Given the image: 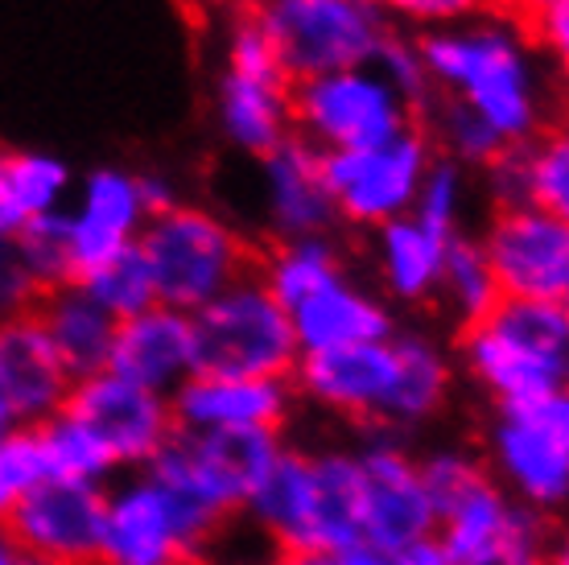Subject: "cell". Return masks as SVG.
<instances>
[{
  "mask_svg": "<svg viewBox=\"0 0 569 565\" xmlns=\"http://www.w3.org/2000/svg\"><path fill=\"white\" fill-rule=\"evenodd\" d=\"M33 429H38V442H42V458L50 479L96 483V487H103V479L116 470L108 450L87 434L83 425L74 422L71 413H54L50 422L33 425Z\"/></svg>",
  "mask_w": 569,
  "mask_h": 565,
  "instance_id": "33",
  "label": "cell"
},
{
  "mask_svg": "<svg viewBox=\"0 0 569 565\" xmlns=\"http://www.w3.org/2000/svg\"><path fill=\"white\" fill-rule=\"evenodd\" d=\"M13 244H17V252H21V260H26L29 277L38 281L42 294L46 289H58V285L74 281L71 248H67V219H62V211L42 215V219L26 224Z\"/></svg>",
  "mask_w": 569,
  "mask_h": 565,
  "instance_id": "36",
  "label": "cell"
},
{
  "mask_svg": "<svg viewBox=\"0 0 569 565\" xmlns=\"http://www.w3.org/2000/svg\"><path fill=\"white\" fill-rule=\"evenodd\" d=\"M289 323H293V339H298L301 355L380 343L397 335V318H392L385 297L371 294L368 285L351 281V277H339L327 289L306 297L301 306H293Z\"/></svg>",
  "mask_w": 569,
  "mask_h": 565,
  "instance_id": "21",
  "label": "cell"
},
{
  "mask_svg": "<svg viewBox=\"0 0 569 565\" xmlns=\"http://www.w3.org/2000/svg\"><path fill=\"white\" fill-rule=\"evenodd\" d=\"M71 166L42 149L0 157V240H17L21 227L71 202Z\"/></svg>",
  "mask_w": 569,
  "mask_h": 565,
  "instance_id": "27",
  "label": "cell"
},
{
  "mask_svg": "<svg viewBox=\"0 0 569 565\" xmlns=\"http://www.w3.org/2000/svg\"><path fill=\"white\" fill-rule=\"evenodd\" d=\"M202 553L190 545L182 521L166 492L149 475L116 483L103 495V528L96 565H199Z\"/></svg>",
  "mask_w": 569,
  "mask_h": 565,
  "instance_id": "15",
  "label": "cell"
},
{
  "mask_svg": "<svg viewBox=\"0 0 569 565\" xmlns=\"http://www.w3.org/2000/svg\"><path fill=\"white\" fill-rule=\"evenodd\" d=\"M252 13L269 33L284 83L371 67L397 33L371 0H264Z\"/></svg>",
  "mask_w": 569,
  "mask_h": 565,
  "instance_id": "4",
  "label": "cell"
},
{
  "mask_svg": "<svg viewBox=\"0 0 569 565\" xmlns=\"http://www.w3.org/2000/svg\"><path fill=\"white\" fill-rule=\"evenodd\" d=\"M0 565H21V549H17L13 537L4 533V524H0Z\"/></svg>",
  "mask_w": 569,
  "mask_h": 565,
  "instance_id": "46",
  "label": "cell"
},
{
  "mask_svg": "<svg viewBox=\"0 0 569 565\" xmlns=\"http://www.w3.org/2000/svg\"><path fill=\"white\" fill-rule=\"evenodd\" d=\"M496 483L516 504L557 512L569 499V396H541L499 409L491 429Z\"/></svg>",
  "mask_w": 569,
  "mask_h": 565,
  "instance_id": "8",
  "label": "cell"
},
{
  "mask_svg": "<svg viewBox=\"0 0 569 565\" xmlns=\"http://www.w3.org/2000/svg\"><path fill=\"white\" fill-rule=\"evenodd\" d=\"M108 371L141 384L157 396H173L194 376V330L190 314L153 306L116 323V343L108 355Z\"/></svg>",
  "mask_w": 569,
  "mask_h": 565,
  "instance_id": "18",
  "label": "cell"
},
{
  "mask_svg": "<svg viewBox=\"0 0 569 565\" xmlns=\"http://www.w3.org/2000/svg\"><path fill=\"white\" fill-rule=\"evenodd\" d=\"M400 565H455V562H450V553L441 549L438 537H421L400 549Z\"/></svg>",
  "mask_w": 569,
  "mask_h": 565,
  "instance_id": "43",
  "label": "cell"
},
{
  "mask_svg": "<svg viewBox=\"0 0 569 565\" xmlns=\"http://www.w3.org/2000/svg\"><path fill=\"white\" fill-rule=\"evenodd\" d=\"M103 495L108 492L96 483L46 479L17 504V512L4 521V533L13 537L21 557L58 565H96Z\"/></svg>",
  "mask_w": 569,
  "mask_h": 565,
  "instance_id": "14",
  "label": "cell"
},
{
  "mask_svg": "<svg viewBox=\"0 0 569 565\" xmlns=\"http://www.w3.org/2000/svg\"><path fill=\"white\" fill-rule=\"evenodd\" d=\"M293 405L289 380L257 376H211L194 371L170 396L178 434H228V429H281Z\"/></svg>",
  "mask_w": 569,
  "mask_h": 565,
  "instance_id": "17",
  "label": "cell"
},
{
  "mask_svg": "<svg viewBox=\"0 0 569 565\" xmlns=\"http://www.w3.org/2000/svg\"><path fill=\"white\" fill-rule=\"evenodd\" d=\"M520 195L525 207L569 219V137L561 128H545L541 137L516 149Z\"/></svg>",
  "mask_w": 569,
  "mask_h": 565,
  "instance_id": "32",
  "label": "cell"
},
{
  "mask_svg": "<svg viewBox=\"0 0 569 565\" xmlns=\"http://www.w3.org/2000/svg\"><path fill=\"white\" fill-rule=\"evenodd\" d=\"M417 128L426 132L429 149L433 157L441 161H455L458 170H487L499 153H503V145L491 128L479 120V116L470 112L462 99H450V96H433L429 99V108L417 116Z\"/></svg>",
  "mask_w": 569,
  "mask_h": 565,
  "instance_id": "30",
  "label": "cell"
},
{
  "mask_svg": "<svg viewBox=\"0 0 569 565\" xmlns=\"http://www.w3.org/2000/svg\"><path fill=\"white\" fill-rule=\"evenodd\" d=\"M62 219H67L74 281L108 265L112 256L137 248L144 224H149L137 170L96 166L87 178H74L71 202L62 207Z\"/></svg>",
  "mask_w": 569,
  "mask_h": 565,
  "instance_id": "13",
  "label": "cell"
},
{
  "mask_svg": "<svg viewBox=\"0 0 569 565\" xmlns=\"http://www.w3.org/2000/svg\"><path fill=\"white\" fill-rule=\"evenodd\" d=\"M223 71H243V75H272L277 71L269 33L260 29V21H257L252 9H243V13L228 26V38H223Z\"/></svg>",
  "mask_w": 569,
  "mask_h": 565,
  "instance_id": "40",
  "label": "cell"
},
{
  "mask_svg": "<svg viewBox=\"0 0 569 565\" xmlns=\"http://www.w3.org/2000/svg\"><path fill=\"white\" fill-rule=\"evenodd\" d=\"M13 429H21V425L13 422V413L4 409V405H0V442L9 438V434H13Z\"/></svg>",
  "mask_w": 569,
  "mask_h": 565,
  "instance_id": "47",
  "label": "cell"
},
{
  "mask_svg": "<svg viewBox=\"0 0 569 565\" xmlns=\"http://www.w3.org/2000/svg\"><path fill=\"white\" fill-rule=\"evenodd\" d=\"M429 161H433V149L417 125L380 145L322 153V178H327L330 202H335V219L376 231V227L409 215Z\"/></svg>",
  "mask_w": 569,
  "mask_h": 565,
  "instance_id": "9",
  "label": "cell"
},
{
  "mask_svg": "<svg viewBox=\"0 0 569 565\" xmlns=\"http://www.w3.org/2000/svg\"><path fill=\"white\" fill-rule=\"evenodd\" d=\"M433 537L455 565H549V524L516 504L487 470L438 504Z\"/></svg>",
  "mask_w": 569,
  "mask_h": 565,
  "instance_id": "7",
  "label": "cell"
},
{
  "mask_svg": "<svg viewBox=\"0 0 569 565\" xmlns=\"http://www.w3.org/2000/svg\"><path fill=\"white\" fill-rule=\"evenodd\" d=\"M413 38L433 96L462 99L503 149H520L549 128V79L541 50L528 42L516 17L483 9L470 21Z\"/></svg>",
  "mask_w": 569,
  "mask_h": 565,
  "instance_id": "1",
  "label": "cell"
},
{
  "mask_svg": "<svg viewBox=\"0 0 569 565\" xmlns=\"http://www.w3.org/2000/svg\"><path fill=\"white\" fill-rule=\"evenodd\" d=\"M313 475V516H310V549L347 553L363 541V492H359L356 450H310Z\"/></svg>",
  "mask_w": 569,
  "mask_h": 565,
  "instance_id": "26",
  "label": "cell"
},
{
  "mask_svg": "<svg viewBox=\"0 0 569 565\" xmlns=\"http://www.w3.org/2000/svg\"><path fill=\"white\" fill-rule=\"evenodd\" d=\"M264 161V224L277 240H306L335 231V202L322 178V153L289 137Z\"/></svg>",
  "mask_w": 569,
  "mask_h": 565,
  "instance_id": "20",
  "label": "cell"
},
{
  "mask_svg": "<svg viewBox=\"0 0 569 565\" xmlns=\"http://www.w3.org/2000/svg\"><path fill=\"white\" fill-rule=\"evenodd\" d=\"M199 565H248V562H199Z\"/></svg>",
  "mask_w": 569,
  "mask_h": 565,
  "instance_id": "50",
  "label": "cell"
},
{
  "mask_svg": "<svg viewBox=\"0 0 569 565\" xmlns=\"http://www.w3.org/2000/svg\"><path fill=\"white\" fill-rule=\"evenodd\" d=\"M79 285L100 301L103 310L112 314L116 323L137 318V314L153 310L157 306L153 277H149V265H144V256L137 252V248L112 256V260L100 265V269H91L87 277H79Z\"/></svg>",
  "mask_w": 569,
  "mask_h": 565,
  "instance_id": "34",
  "label": "cell"
},
{
  "mask_svg": "<svg viewBox=\"0 0 569 565\" xmlns=\"http://www.w3.org/2000/svg\"><path fill=\"white\" fill-rule=\"evenodd\" d=\"M243 512L252 516L260 533L281 549H310V516H313V475L310 450H289L272 458L257 492L248 495Z\"/></svg>",
  "mask_w": 569,
  "mask_h": 565,
  "instance_id": "25",
  "label": "cell"
},
{
  "mask_svg": "<svg viewBox=\"0 0 569 565\" xmlns=\"http://www.w3.org/2000/svg\"><path fill=\"white\" fill-rule=\"evenodd\" d=\"M462 364L499 409L566 393L569 306L499 297L487 318L462 326Z\"/></svg>",
  "mask_w": 569,
  "mask_h": 565,
  "instance_id": "2",
  "label": "cell"
},
{
  "mask_svg": "<svg viewBox=\"0 0 569 565\" xmlns=\"http://www.w3.org/2000/svg\"><path fill=\"white\" fill-rule=\"evenodd\" d=\"M289 380H298V388L313 405L339 417L388 425L392 393H397V347L392 339H380L301 355Z\"/></svg>",
  "mask_w": 569,
  "mask_h": 565,
  "instance_id": "16",
  "label": "cell"
},
{
  "mask_svg": "<svg viewBox=\"0 0 569 565\" xmlns=\"http://www.w3.org/2000/svg\"><path fill=\"white\" fill-rule=\"evenodd\" d=\"M50 479L42 458V442L33 425H21L9 438L0 442V524L17 512V504L26 499L33 487H42Z\"/></svg>",
  "mask_w": 569,
  "mask_h": 565,
  "instance_id": "37",
  "label": "cell"
},
{
  "mask_svg": "<svg viewBox=\"0 0 569 565\" xmlns=\"http://www.w3.org/2000/svg\"><path fill=\"white\" fill-rule=\"evenodd\" d=\"M392 347H397V393H392L388 429L429 422L450 396V355L429 335H392Z\"/></svg>",
  "mask_w": 569,
  "mask_h": 565,
  "instance_id": "28",
  "label": "cell"
},
{
  "mask_svg": "<svg viewBox=\"0 0 569 565\" xmlns=\"http://www.w3.org/2000/svg\"><path fill=\"white\" fill-rule=\"evenodd\" d=\"M342 565H400V549H385V545H371V541H359L347 553H339Z\"/></svg>",
  "mask_w": 569,
  "mask_h": 565,
  "instance_id": "44",
  "label": "cell"
},
{
  "mask_svg": "<svg viewBox=\"0 0 569 565\" xmlns=\"http://www.w3.org/2000/svg\"><path fill=\"white\" fill-rule=\"evenodd\" d=\"M260 285L269 289L281 310L289 314L293 306H301L306 297H313L318 289H327L330 281L347 277L342 269V252L330 236H306V240H277L260 265Z\"/></svg>",
  "mask_w": 569,
  "mask_h": 565,
  "instance_id": "29",
  "label": "cell"
},
{
  "mask_svg": "<svg viewBox=\"0 0 569 565\" xmlns=\"http://www.w3.org/2000/svg\"><path fill=\"white\" fill-rule=\"evenodd\" d=\"M243 9H260V4H264V0H240Z\"/></svg>",
  "mask_w": 569,
  "mask_h": 565,
  "instance_id": "49",
  "label": "cell"
},
{
  "mask_svg": "<svg viewBox=\"0 0 569 565\" xmlns=\"http://www.w3.org/2000/svg\"><path fill=\"white\" fill-rule=\"evenodd\" d=\"M62 413H71L74 422L100 442L116 470H144L173 438L170 396L149 393L108 368L71 380Z\"/></svg>",
  "mask_w": 569,
  "mask_h": 565,
  "instance_id": "10",
  "label": "cell"
},
{
  "mask_svg": "<svg viewBox=\"0 0 569 565\" xmlns=\"http://www.w3.org/2000/svg\"><path fill=\"white\" fill-rule=\"evenodd\" d=\"M392 26H409L417 33H433V29L458 26L470 21L483 9H491V0H371Z\"/></svg>",
  "mask_w": 569,
  "mask_h": 565,
  "instance_id": "39",
  "label": "cell"
},
{
  "mask_svg": "<svg viewBox=\"0 0 569 565\" xmlns=\"http://www.w3.org/2000/svg\"><path fill=\"white\" fill-rule=\"evenodd\" d=\"M293 83L284 75L223 71L214 83V120L219 132L240 153L269 157L277 145L293 137Z\"/></svg>",
  "mask_w": 569,
  "mask_h": 565,
  "instance_id": "22",
  "label": "cell"
},
{
  "mask_svg": "<svg viewBox=\"0 0 569 565\" xmlns=\"http://www.w3.org/2000/svg\"><path fill=\"white\" fill-rule=\"evenodd\" d=\"M21 565H58V562H38V557H21Z\"/></svg>",
  "mask_w": 569,
  "mask_h": 565,
  "instance_id": "48",
  "label": "cell"
},
{
  "mask_svg": "<svg viewBox=\"0 0 569 565\" xmlns=\"http://www.w3.org/2000/svg\"><path fill=\"white\" fill-rule=\"evenodd\" d=\"M356 463L363 492V541L405 549L421 537H433L438 512L421 479V463L392 429L371 434L356 450Z\"/></svg>",
  "mask_w": 569,
  "mask_h": 565,
  "instance_id": "12",
  "label": "cell"
},
{
  "mask_svg": "<svg viewBox=\"0 0 569 565\" xmlns=\"http://www.w3.org/2000/svg\"><path fill=\"white\" fill-rule=\"evenodd\" d=\"M293 137L313 145L318 153H347L363 145H380L388 137L417 125L405 99L388 87L376 67L318 75L293 83Z\"/></svg>",
  "mask_w": 569,
  "mask_h": 565,
  "instance_id": "6",
  "label": "cell"
},
{
  "mask_svg": "<svg viewBox=\"0 0 569 565\" xmlns=\"http://www.w3.org/2000/svg\"><path fill=\"white\" fill-rule=\"evenodd\" d=\"M71 376L33 314L0 323V405L17 425H42L62 413Z\"/></svg>",
  "mask_w": 569,
  "mask_h": 565,
  "instance_id": "19",
  "label": "cell"
},
{
  "mask_svg": "<svg viewBox=\"0 0 569 565\" xmlns=\"http://www.w3.org/2000/svg\"><path fill=\"white\" fill-rule=\"evenodd\" d=\"M272 565H342L339 553H318V549H281Z\"/></svg>",
  "mask_w": 569,
  "mask_h": 565,
  "instance_id": "45",
  "label": "cell"
},
{
  "mask_svg": "<svg viewBox=\"0 0 569 565\" xmlns=\"http://www.w3.org/2000/svg\"><path fill=\"white\" fill-rule=\"evenodd\" d=\"M467 198H470V174L458 170L455 161L433 157L421 186H417L413 211L409 215L421 219L426 227H433V231H441V236H458L462 231V215H467Z\"/></svg>",
  "mask_w": 569,
  "mask_h": 565,
  "instance_id": "35",
  "label": "cell"
},
{
  "mask_svg": "<svg viewBox=\"0 0 569 565\" xmlns=\"http://www.w3.org/2000/svg\"><path fill=\"white\" fill-rule=\"evenodd\" d=\"M33 318H38L42 335L50 339L71 380H83V376L108 368V355L116 343V318L79 281L46 289L33 306Z\"/></svg>",
  "mask_w": 569,
  "mask_h": 565,
  "instance_id": "23",
  "label": "cell"
},
{
  "mask_svg": "<svg viewBox=\"0 0 569 565\" xmlns=\"http://www.w3.org/2000/svg\"><path fill=\"white\" fill-rule=\"evenodd\" d=\"M137 186H141L144 211H149V215L170 211L173 202H182L178 186L170 182V174H161V170H141V174H137Z\"/></svg>",
  "mask_w": 569,
  "mask_h": 565,
  "instance_id": "42",
  "label": "cell"
},
{
  "mask_svg": "<svg viewBox=\"0 0 569 565\" xmlns=\"http://www.w3.org/2000/svg\"><path fill=\"white\" fill-rule=\"evenodd\" d=\"M433 297H438L441 306L455 314L462 326L479 323V318H487V314L496 310L499 289H496L491 269H487V256H483V248H479V236L458 231L455 240L446 244Z\"/></svg>",
  "mask_w": 569,
  "mask_h": 565,
  "instance_id": "31",
  "label": "cell"
},
{
  "mask_svg": "<svg viewBox=\"0 0 569 565\" xmlns=\"http://www.w3.org/2000/svg\"><path fill=\"white\" fill-rule=\"evenodd\" d=\"M137 252L149 265L157 306L194 314L252 265V248L236 224L199 202H173L170 211L149 215Z\"/></svg>",
  "mask_w": 569,
  "mask_h": 565,
  "instance_id": "3",
  "label": "cell"
},
{
  "mask_svg": "<svg viewBox=\"0 0 569 565\" xmlns=\"http://www.w3.org/2000/svg\"><path fill=\"white\" fill-rule=\"evenodd\" d=\"M38 281L29 277L26 260L17 252L13 240H0V323H13V318H26L38 306Z\"/></svg>",
  "mask_w": 569,
  "mask_h": 565,
  "instance_id": "41",
  "label": "cell"
},
{
  "mask_svg": "<svg viewBox=\"0 0 569 565\" xmlns=\"http://www.w3.org/2000/svg\"><path fill=\"white\" fill-rule=\"evenodd\" d=\"M455 236H441L426 227L413 215H400L392 224L371 231V256H376V277L385 285V294L405 306H421L433 301L441 272V256L446 244Z\"/></svg>",
  "mask_w": 569,
  "mask_h": 565,
  "instance_id": "24",
  "label": "cell"
},
{
  "mask_svg": "<svg viewBox=\"0 0 569 565\" xmlns=\"http://www.w3.org/2000/svg\"><path fill=\"white\" fill-rule=\"evenodd\" d=\"M491 4H508V9H512V0H491Z\"/></svg>",
  "mask_w": 569,
  "mask_h": 565,
  "instance_id": "51",
  "label": "cell"
},
{
  "mask_svg": "<svg viewBox=\"0 0 569 565\" xmlns=\"http://www.w3.org/2000/svg\"><path fill=\"white\" fill-rule=\"evenodd\" d=\"M376 71L385 75L388 87L405 99V108L413 112V120L429 108V99H433V87H429V75H426V62H421V50H417V38L409 33H392L385 42V50L376 54L371 62Z\"/></svg>",
  "mask_w": 569,
  "mask_h": 565,
  "instance_id": "38",
  "label": "cell"
},
{
  "mask_svg": "<svg viewBox=\"0 0 569 565\" xmlns=\"http://www.w3.org/2000/svg\"><path fill=\"white\" fill-rule=\"evenodd\" d=\"M499 297L569 301V219L537 207L496 211L479 236Z\"/></svg>",
  "mask_w": 569,
  "mask_h": 565,
  "instance_id": "11",
  "label": "cell"
},
{
  "mask_svg": "<svg viewBox=\"0 0 569 565\" xmlns=\"http://www.w3.org/2000/svg\"><path fill=\"white\" fill-rule=\"evenodd\" d=\"M194 330V371L211 376H257L289 380L298 368V339L281 301L260 285L257 272H243L202 310L190 314Z\"/></svg>",
  "mask_w": 569,
  "mask_h": 565,
  "instance_id": "5",
  "label": "cell"
}]
</instances>
